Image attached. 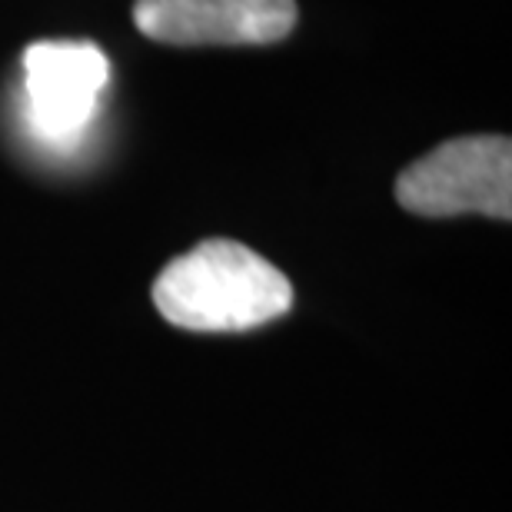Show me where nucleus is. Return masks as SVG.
Instances as JSON below:
<instances>
[{
	"mask_svg": "<svg viewBox=\"0 0 512 512\" xmlns=\"http://www.w3.org/2000/svg\"><path fill=\"white\" fill-rule=\"evenodd\" d=\"M153 303L180 330L243 333L290 313L293 286L270 260L237 240H203L163 266Z\"/></svg>",
	"mask_w": 512,
	"mask_h": 512,
	"instance_id": "obj_1",
	"label": "nucleus"
},
{
	"mask_svg": "<svg viewBox=\"0 0 512 512\" xmlns=\"http://www.w3.org/2000/svg\"><path fill=\"white\" fill-rule=\"evenodd\" d=\"M396 200L419 217L483 213L512 217V143L499 133H476L439 143L413 160L396 180Z\"/></svg>",
	"mask_w": 512,
	"mask_h": 512,
	"instance_id": "obj_2",
	"label": "nucleus"
},
{
	"mask_svg": "<svg viewBox=\"0 0 512 512\" xmlns=\"http://www.w3.org/2000/svg\"><path fill=\"white\" fill-rule=\"evenodd\" d=\"M143 37L177 47H260L290 37L296 0H137Z\"/></svg>",
	"mask_w": 512,
	"mask_h": 512,
	"instance_id": "obj_3",
	"label": "nucleus"
},
{
	"mask_svg": "<svg viewBox=\"0 0 512 512\" xmlns=\"http://www.w3.org/2000/svg\"><path fill=\"white\" fill-rule=\"evenodd\" d=\"M107 57L87 40H40L24 50V97L37 133L70 140L97 114Z\"/></svg>",
	"mask_w": 512,
	"mask_h": 512,
	"instance_id": "obj_4",
	"label": "nucleus"
}]
</instances>
